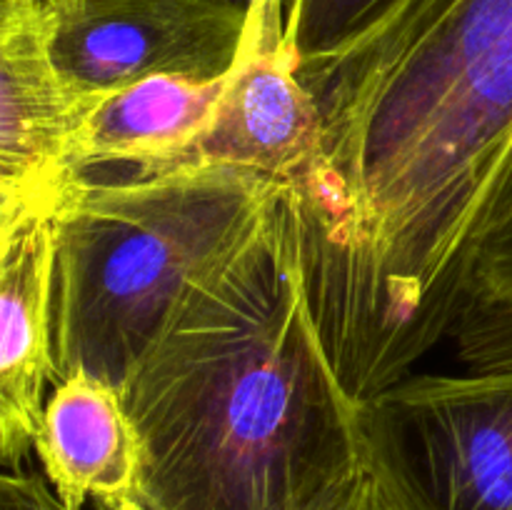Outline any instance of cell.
Segmentation results:
<instances>
[{"label":"cell","instance_id":"cell-16","mask_svg":"<svg viewBox=\"0 0 512 510\" xmlns=\"http://www.w3.org/2000/svg\"><path fill=\"white\" fill-rule=\"evenodd\" d=\"M510 205H512V168H510V175H508V185H505V205H503V210L510 208Z\"/></svg>","mask_w":512,"mask_h":510},{"label":"cell","instance_id":"cell-2","mask_svg":"<svg viewBox=\"0 0 512 510\" xmlns=\"http://www.w3.org/2000/svg\"><path fill=\"white\" fill-rule=\"evenodd\" d=\"M120 390L148 510H328L355 483L365 403L315 320L293 185L180 293Z\"/></svg>","mask_w":512,"mask_h":510},{"label":"cell","instance_id":"cell-10","mask_svg":"<svg viewBox=\"0 0 512 510\" xmlns=\"http://www.w3.org/2000/svg\"><path fill=\"white\" fill-rule=\"evenodd\" d=\"M228 75L218 80L153 75L110 93L80 140L75 175L88 178L115 165L130 173H158L193 163L218 113Z\"/></svg>","mask_w":512,"mask_h":510},{"label":"cell","instance_id":"cell-9","mask_svg":"<svg viewBox=\"0 0 512 510\" xmlns=\"http://www.w3.org/2000/svg\"><path fill=\"white\" fill-rule=\"evenodd\" d=\"M33 453L65 510L140 495L145 448L123 390L83 370L50 385Z\"/></svg>","mask_w":512,"mask_h":510},{"label":"cell","instance_id":"cell-4","mask_svg":"<svg viewBox=\"0 0 512 510\" xmlns=\"http://www.w3.org/2000/svg\"><path fill=\"white\" fill-rule=\"evenodd\" d=\"M390 510H512V370L410 375L365 403Z\"/></svg>","mask_w":512,"mask_h":510},{"label":"cell","instance_id":"cell-13","mask_svg":"<svg viewBox=\"0 0 512 510\" xmlns=\"http://www.w3.org/2000/svg\"><path fill=\"white\" fill-rule=\"evenodd\" d=\"M0 510H65L45 475L33 470H5L0 478Z\"/></svg>","mask_w":512,"mask_h":510},{"label":"cell","instance_id":"cell-6","mask_svg":"<svg viewBox=\"0 0 512 510\" xmlns=\"http://www.w3.org/2000/svg\"><path fill=\"white\" fill-rule=\"evenodd\" d=\"M55 60L78 88L115 93L153 75L218 80L235 68L250 10L228 0H43Z\"/></svg>","mask_w":512,"mask_h":510},{"label":"cell","instance_id":"cell-5","mask_svg":"<svg viewBox=\"0 0 512 510\" xmlns=\"http://www.w3.org/2000/svg\"><path fill=\"white\" fill-rule=\"evenodd\" d=\"M110 93L78 88L55 60L43 0L0 8V225L55 215L78 180L80 140Z\"/></svg>","mask_w":512,"mask_h":510},{"label":"cell","instance_id":"cell-3","mask_svg":"<svg viewBox=\"0 0 512 510\" xmlns=\"http://www.w3.org/2000/svg\"><path fill=\"white\" fill-rule=\"evenodd\" d=\"M283 185L225 163L75 180L55 210V380L83 370L123 388L180 293Z\"/></svg>","mask_w":512,"mask_h":510},{"label":"cell","instance_id":"cell-8","mask_svg":"<svg viewBox=\"0 0 512 510\" xmlns=\"http://www.w3.org/2000/svg\"><path fill=\"white\" fill-rule=\"evenodd\" d=\"M298 55L248 20L213 125L193 163H225L295 185L320 155L323 123Z\"/></svg>","mask_w":512,"mask_h":510},{"label":"cell","instance_id":"cell-1","mask_svg":"<svg viewBox=\"0 0 512 510\" xmlns=\"http://www.w3.org/2000/svg\"><path fill=\"white\" fill-rule=\"evenodd\" d=\"M323 123L293 185L310 303L353 398L410 378L458 318L512 168V0H385L300 60Z\"/></svg>","mask_w":512,"mask_h":510},{"label":"cell","instance_id":"cell-15","mask_svg":"<svg viewBox=\"0 0 512 510\" xmlns=\"http://www.w3.org/2000/svg\"><path fill=\"white\" fill-rule=\"evenodd\" d=\"M105 510H148V508L140 503V498H128V500H120L118 505H113V508H105Z\"/></svg>","mask_w":512,"mask_h":510},{"label":"cell","instance_id":"cell-7","mask_svg":"<svg viewBox=\"0 0 512 510\" xmlns=\"http://www.w3.org/2000/svg\"><path fill=\"white\" fill-rule=\"evenodd\" d=\"M55 215L0 225V455L18 470L35 448L55 383Z\"/></svg>","mask_w":512,"mask_h":510},{"label":"cell","instance_id":"cell-12","mask_svg":"<svg viewBox=\"0 0 512 510\" xmlns=\"http://www.w3.org/2000/svg\"><path fill=\"white\" fill-rule=\"evenodd\" d=\"M285 43L298 60L340 43L365 23L385 0H280Z\"/></svg>","mask_w":512,"mask_h":510},{"label":"cell","instance_id":"cell-17","mask_svg":"<svg viewBox=\"0 0 512 510\" xmlns=\"http://www.w3.org/2000/svg\"><path fill=\"white\" fill-rule=\"evenodd\" d=\"M228 3H233V5H240V8L250 10V8H253V3H255V0H228Z\"/></svg>","mask_w":512,"mask_h":510},{"label":"cell","instance_id":"cell-14","mask_svg":"<svg viewBox=\"0 0 512 510\" xmlns=\"http://www.w3.org/2000/svg\"><path fill=\"white\" fill-rule=\"evenodd\" d=\"M328 510H390L385 503V495L375 480L370 465H365L363 473L355 478V483L330 505Z\"/></svg>","mask_w":512,"mask_h":510},{"label":"cell","instance_id":"cell-11","mask_svg":"<svg viewBox=\"0 0 512 510\" xmlns=\"http://www.w3.org/2000/svg\"><path fill=\"white\" fill-rule=\"evenodd\" d=\"M448 340L465 370H512V205L475 248Z\"/></svg>","mask_w":512,"mask_h":510}]
</instances>
